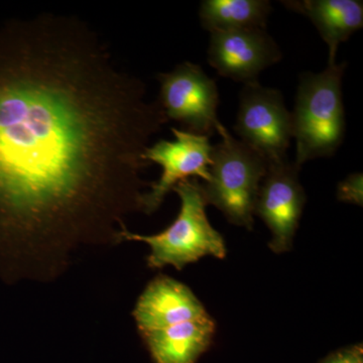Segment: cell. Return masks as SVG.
I'll return each instance as SVG.
<instances>
[{
	"mask_svg": "<svg viewBox=\"0 0 363 363\" xmlns=\"http://www.w3.org/2000/svg\"><path fill=\"white\" fill-rule=\"evenodd\" d=\"M0 65V231L33 281L61 276L79 248L118 245L142 210L145 152L169 121L91 26L40 14Z\"/></svg>",
	"mask_w": 363,
	"mask_h": 363,
	"instance_id": "1",
	"label": "cell"
},
{
	"mask_svg": "<svg viewBox=\"0 0 363 363\" xmlns=\"http://www.w3.org/2000/svg\"><path fill=\"white\" fill-rule=\"evenodd\" d=\"M347 63L328 65L321 73L301 76L292 113L296 164L331 157L345 135L342 79Z\"/></svg>",
	"mask_w": 363,
	"mask_h": 363,
	"instance_id": "2",
	"label": "cell"
},
{
	"mask_svg": "<svg viewBox=\"0 0 363 363\" xmlns=\"http://www.w3.org/2000/svg\"><path fill=\"white\" fill-rule=\"evenodd\" d=\"M173 191L180 198L181 207L168 228L154 235H142L130 233L123 224L118 233L119 243L140 241L149 245L150 253L147 260L150 269L172 266L182 271L204 257L224 259L225 242L208 220L201 183L197 179H189L179 183Z\"/></svg>",
	"mask_w": 363,
	"mask_h": 363,
	"instance_id": "3",
	"label": "cell"
},
{
	"mask_svg": "<svg viewBox=\"0 0 363 363\" xmlns=\"http://www.w3.org/2000/svg\"><path fill=\"white\" fill-rule=\"evenodd\" d=\"M221 142L213 147L210 178L201 184L207 205L220 210L234 225L252 230L255 204L269 162L226 130L221 123L216 128Z\"/></svg>",
	"mask_w": 363,
	"mask_h": 363,
	"instance_id": "4",
	"label": "cell"
},
{
	"mask_svg": "<svg viewBox=\"0 0 363 363\" xmlns=\"http://www.w3.org/2000/svg\"><path fill=\"white\" fill-rule=\"evenodd\" d=\"M234 130L240 140L262 155L267 162L288 159L293 138L292 113L283 94L257 82L243 86Z\"/></svg>",
	"mask_w": 363,
	"mask_h": 363,
	"instance_id": "5",
	"label": "cell"
},
{
	"mask_svg": "<svg viewBox=\"0 0 363 363\" xmlns=\"http://www.w3.org/2000/svg\"><path fill=\"white\" fill-rule=\"evenodd\" d=\"M157 79L161 84L157 102L168 121H178L198 135L210 136L216 131L220 123L218 88L201 67L184 62Z\"/></svg>",
	"mask_w": 363,
	"mask_h": 363,
	"instance_id": "6",
	"label": "cell"
},
{
	"mask_svg": "<svg viewBox=\"0 0 363 363\" xmlns=\"http://www.w3.org/2000/svg\"><path fill=\"white\" fill-rule=\"evenodd\" d=\"M172 133L175 140H159L145 152V159L162 169L159 180L150 184V192L143 195L142 211L145 214L154 213L181 182L198 178L207 182L210 178L213 152L210 136L178 128H172Z\"/></svg>",
	"mask_w": 363,
	"mask_h": 363,
	"instance_id": "7",
	"label": "cell"
},
{
	"mask_svg": "<svg viewBox=\"0 0 363 363\" xmlns=\"http://www.w3.org/2000/svg\"><path fill=\"white\" fill-rule=\"evenodd\" d=\"M300 169L288 159L269 162L260 184L255 214L269 227L272 233L269 247L278 255L292 247L304 210L306 194L298 180Z\"/></svg>",
	"mask_w": 363,
	"mask_h": 363,
	"instance_id": "8",
	"label": "cell"
},
{
	"mask_svg": "<svg viewBox=\"0 0 363 363\" xmlns=\"http://www.w3.org/2000/svg\"><path fill=\"white\" fill-rule=\"evenodd\" d=\"M281 57L278 44L264 28L211 33L208 61L219 75L236 82H257L259 74Z\"/></svg>",
	"mask_w": 363,
	"mask_h": 363,
	"instance_id": "9",
	"label": "cell"
},
{
	"mask_svg": "<svg viewBox=\"0 0 363 363\" xmlns=\"http://www.w3.org/2000/svg\"><path fill=\"white\" fill-rule=\"evenodd\" d=\"M133 316L142 334L210 315L189 286L161 274L150 281L140 296Z\"/></svg>",
	"mask_w": 363,
	"mask_h": 363,
	"instance_id": "10",
	"label": "cell"
},
{
	"mask_svg": "<svg viewBox=\"0 0 363 363\" xmlns=\"http://www.w3.org/2000/svg\"><path fill=\"white\" fill-rule=\"evenodd\" d=\"M281 4L311 21L328 45V65L336 63L339 45L363 26V2L359 0H301Z\"/></svg>",
	"mask_w": 363,
	"mask_h": 363,
	"instance_id": "11",
	"label": "cell"
},
{
	"mask_svg": "<svg viewBox=\"0 0 363 363\" xmlns=\"http://www.w3.org/2000/svg\"><path fill=\"white\" fill-rule=\"evenodd\" d=\"M215 334L211 317L142 333L156 363H196L209 347Z\"/></svg>",
	"mask_w": 363,
	"mask_h": 363,
	"instance_id": "12",
	"label": "cell"
},
{
	"mask_svg": "<svg viewBox=\"0 0 363 363\" xmlns=\"http://www.w3.org/2000/svg\"><path fill=\"white\" fill-rule=\"evenodd\" d=\"M272 11L267 0H204L199 18L203 28L210 33L266 30Z\"/></svg>",
	"mask_w": 363,
	"mask_h": 363,
	"instance_id": "13",
	"label": "cell"
},
{
	"mask_svg": "<svg viewBox=\"0 0 363 363\" xmlns=\"http://www.w3.org/2000/svg\"><path fill=\"white\" fill-rule=\"evenodd\" d=\"M337 199L341 202L352 203L357 206L363 205V175L351 174L340 182L337 188Z\"/></svg>",
	"mask_w": 363,
	"mask_h": 363,
	"instance_id": "14",
	"label": "cell"
},
{
	"mask_svg": "<svg viewBox=\"0 0 363 363\" xmlns=\"http://www.w3.org/2000/svg\"><path fill=\"white\" fill-rule=\"evenodd\" d=\"M322 363H363L362 345L350 346L339 350Z\"/></svg>",
	"mask_w": 363,
	"mask_h": 363,
	"instance_id": "15",
	"label": "cell"
}]
</instances>
